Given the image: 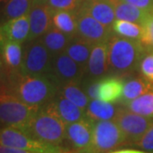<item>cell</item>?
Listing matches in <instances>:
<instances>
[{
  "label": "cell",
  "instance_id": "83f0119b",
  "mask_svg": "<svg viewBox=\"0 0 153 153\" xmlns=\"http://www.w3.org/2000/svg\"><path fill=\"white\" fill-rule=\"evenodd\" d=\"M112 31L116 35L122 38L140 41L143 29L141 25L122 20H116L112 26Z\"/></svg>",
  "mask_w": 153,
  "mask_h": 153
},
{
  "label": "cell",
  "instance_id": "60d3db41",
  "mask_svg": "<svg viewBox=\"0 0 153 153\" xmlns=\"http://www.w3.org/2000/svg\"><path fill=\"white\" fill-rule=\"evenodd\" d=\"M33 1H37V0H33Z\"/></svg>",
  "mask_w": 153,
  "mask_h": 153
},
{
  "label": "cell",
  "instance_id": "ab89813d",
  "mask_svg": "<svg viewBox=\"0 0 153 153\" xmlns=\"http://www.w3.org/2000/svg\"><path fill=\"white\" fill-rule=\"evenodd\" d=\"M108 153H118V151H117V152H108Z\"/></svg>",
  "mask_w": 153,
  "mask_h": 153
},
{
  "label": "cell",
  "instance_id": "f546056e",
  "mask_svg": "<svg viewBox=\"0 0 153 153\" xmlns=\"http://www.w3.org/2000/svg\"><path fill=\"white\" fill-rule=\"evenodd\" d=\"M141 76L153 83V49H146L139 65Z\"/></svg>",
  "mask_w": 153,
  "mask_h": 153
},
{
  "label": "cell",
  "instance_id": "d6a6232c",
  "mask_svg": "<svg viewBox=\"0 0 153 153\" xmlns=\"http://www.w3.org/2000/svg\"><path fill=\"white\" fill-rule=\"evenodd\" d=\"M100 79H88L84 86V91L90 100L98 99Z\"/></svg>",
  "mask_w": 153,
  "mask_h": 153
},
{
  "label": "cell",
  "instance_id": "ffe728a7",
  "mask_svg": "<svg viewBox=\"0 0 153 153\" xmlns=\"http://www.w3.org/2000/svg\"><path fill=\"white\" fill-rule=\"evenodd\" d=\"M120 105L100 100H90L85 111L86 117L93 122L114 120Z\"/></svg>",
  "mask_w": 153,
  "mask_h": 153
},
{
  "label": "cell",
  "instance_id": "30bf717a",
  "mask_svg": "<svg viewBox=\"0 0 153 153\" xmlns=\"http://www.w3.org/2000/svg\"><path fill=\"white\" fill-rule=\"evenodd\" d=\"M76 19L77 36L92 44L108 42L114 33L112 29L103 26L82 7L76 12Z\"/></svg>",
  "mask_w": 153,
  "mask_h": 153
},
{
  "label": "cell",
  "instance_id": "d6986e66",
  "mask_svg": "<svg viewBox=\"0 0 153 153\" xmlns=\"http://www.w3.org/2000/svg\"><path fill=\"white\" fill-rule=\"evenodd\" d=\"M109 1L114 9L116 20H122L142 25L149 13L148 11L144 10L137 6L127 3L124 0Z\"/></svg>",
  "mask_w": 153,
  "mask_h": 153
},
{
  "label": "cell",
  "instance_id": "52a82bcc",
  "mask_svg": "<svg viewBox=\"0 0 153 153\" xmlns=\"http://www.w3.org/2000/svg\"><path fill=\"white\" fill-rule=\"evenodd\" d=\"M0 146L38 153H66L61 146L39 141L22 130L5 127L0 128Z\"/></svg>",
  "mask_w": 153,
  "mask_h": 153
},
{
  "label": "cell",
  "instance_id": "836d02e7",
  "mask_svg": "<svg viewBox=\"0 0 153 153\" xmlns=\"http://www.w3.org/2000/svg\"><path fill=\"white\" fill-rule=\"evenodd\" d=\"M10 73L2 57L0 56V88H4L7 91V84L9 82Z\"/></svg>",
  "mask_w": 153,
  "mask_h": 153
},
{
  "label": "cell",
  "instance_id": "4dcf8cb0",
  "mask_svg": "<svg viewBox=\"0 0 153 153\" xmlns=\"http://www.w3.org/2000/svg\"><path fill=\"white\" fill-rule=\"evenodd\" d=\"M141 27L143 29L141 44L146 49H153V10L148 13Z\"/></svg>",
  "mask_w": 153,
  "mask_h": 153
},
{
  "label": "cell",
  "instance_id": "1f68e13d",
  "mask_svg": "<svg viewBox=\"0 0 153 153\" xmlns=\"http://www.w3.org/2000/svg\"><path fill=\"white\" fill-rule=\"evenodd\" d=\"M133 146H135L146 152L153 153V123L150 126L140 140L134 144Z\"/></svg>",
  "mask_w": 153,
  "mask_h": 153
},
{
  "label": "cell",
  "instance_id": "f35d334b",
  "mask_svg": "<svg viewBox=\"0 0 153 153\" xmlns=\"http://www.w3.org/2000/svg\"><path fill=\"white\" fill-rule=\"evenodd\" d=\"M3 92H7V91H6V89H4V88H0V94H2Z\"/></svg>",
  "mask_w": 153,
  "mask_h": 153
},
{
  "label": "cell",
  "instance_id": "603a6c76",
  "mask_svg": "<svg viewBox=\"0 0 153 153\" xmlns=\"http://www.w3.org/2000/svg\"><path fill=\"white\" fill-rule=\"evenodd\" d=\"M71 39V38L60 32L54 26L49 28V31L40 38L43 44L53 57L62 52H65Z\"/></svg>",
  "mask_w": 153,
  "mask_h": 153
},
{
  "label": "cell",
  "instance_id": "7402d4cb",
  "mask_svg": "<svg viewBox=\"0 0 153 153\" xmlns=\"http://www.w3.org/2000/svg\"><path fill=\"white\" fill-rule=\"evenodd\" d=\"M152 91L153 83L149 82L143 76L133 77L124 82L123 95L120 100L122 104H123Z\"/></svg>",
  "mask_w": 153,
  "mask_h": 153
},
{
  "label": "cell",
  "instance_id": "d590c367",
  "mask_svg": "<svg viewBox=\"0 0 153 153\" xmlns=\"http://www.w3.org/2000/svg\"><path fill=\"white\" fill-rule=\"evenodd\" d=\"M0 153H38L33 152L29 151H25V150H21V149H16V148H10L0 146ZM66 153H74L71 152H66Z\"/></svg>",
  "mask_w": 153,
  "mask_h": 153
},
{
  "label": "cell",
  "instance_id": "9c48e42d",
  "mask_svg": "<svg viewBox=\"0 0 153 153\" xmlns=\"http://www.w3.org/2000/svg\"><path fill=\"white\" fill-rule=\"evenodd\" d=\"M85 71L65 52L52 59L49 76L57 87L68 82H82Z\"/></svg>",
  "mask_w": 153,
  "mask_h": 153
},
{
  "label": "cell",
  "instance_id": "7a4b0ae2",
  "mask_svg": "<svg viewBox=\"0 0 153 153\" xmlns=\"http://www.w3.org/2000/svg\"><path fill=\"white\" fill-rule=\"evenodd\" d=\"M146 49L140 41L122 38L113 33L108 40V71L123 76L139 69Z\"/></svg>",
  "mask_w": 153,
  "mask_h": 153
},
{
  "label": "cell",
  "instance_id": "3957f363",
  "mask_svg": "<svg viewBox=\"0 0 153 153\" xmlns=\"http://www.w3.org/2000/svg\"><path fill=\"white\" fill-rule=\"evenodd\" d=\"M66 127L50 102L39 109L23 132L39 141L60 146L66 140Z\"/></svg>",
  "mask_w": 153,
  "mask_h": 153
},
{
  "label": "cell",
  "instance_id": "8d00e7d4",
  "mask_svg": "<svg viewBox=\"0 0 153 153\" xmlns=\"http://www.w3.org/2000/svg\"><path fill=\"white\" fill-rule=\"evenodd\" d=\"M118 153H149V152H144V151H141V150L125 149V150H121V151H118Z\"/></svg>",
  "mask_w": 153,
  "mask_h": 153
},
{
  "label": "cell",
  "instance_id": "8fae6325",
  "mask_svg": "<svg viewBox=\"0 0 153 153\" xmlns=\"http://www.w3.org/2000/svg\"><path fill=\"white\" fill-rule=\"evenodd\" d=\"M93 121L88 117L66 127V140L75 153H88L93 140Z\"/></svg>",
  "mask_w": 153,
  "mask_h": 153
},
{
  "label": "cell",
  "instance_id": "2e32d148",
  "mask_svg": "<svg viewBox=\"0 0 153 153\" xmlns=\"http://www.w3.org/2000/svg\"><path fill=\"white\" fill-rule=\"evenodd\" d=\"M0 52L10 75L22 72L23 62V48L22 44L14 41L4 40L0 45Z\"/></svg>",
  "mask_w": 153,
  "mask_h": 153
},
{
  "label": "cell",
  "instance_id": "f1b7e54d",
  "mask_svg": "<svg viewBox=\"0 0 153 153\" xmlns=\"http://www.w3.org/2000/svg\"><path fill=\"white\" fill-rule=\"evenodd\" d=\"M54 13L55 11L67 10L77 12L81 8L83 0H44Z\"/></svg>",
  "mask_w": 153,
  "mask_h": 153
},
{
  "label": "cell",
  "instance_id": "e575fe53",
  "mask_svg": "<svg viewBox=\"0 0 153 153\" xmlns=\"http://www.w3.org/2000/svg\"><path fill=\"white\" fill-rule=\"evenodd\" d=\"M124 1L148 12L153 10V0H124Z\"/></svg>",
  "mask_w": 153,
  "mask_h": 153
},
{
  "label": "cell",
  "instance_id": "ac0fdd59",
  "mask_svg": "<svg viewBox=\"0 0 153 153\" xmlns=\"http://www.w3.org/2000/svg\"><path fill=\"white\" fill-rule=\"evenodd\" d=\"M124 82L121 76H103L100 78L98 100L114 103L120 100L123 95Z\"/></svg>",
  "mask_w": 153,
  "mask_h": 153
},
{
  "label": "cell",
  "instance_id": "9a60e30c",
  "mask_svg": "<svg viewBox=\"0 0 153 153\" xmlns=\"http://www.w3.org/2000/svg\"><path fill=\"white\" fill-rule=\"evenodd\" d=\"M4 40L24 44L29 39L30 22L28 15L5 22L0 28Z\"/></svg>",
  "mask_w": 153,
  "mask_h": 153
},
{
  "label": "cell",
  "instance_id": "74e56055",
  "mask_svg": "<svg viewBox=\"0 0 153 153\" xmlns=\"http://www.w3.org/2000/svg\"><path fill=\"white\" fill-rule=\"evenodd\" d=\"M9 0H0V4H2V3H4V4H6L7 2H8Z\"/></svg>",
  "mask_w": 153,
  "mask_h": 153
},
{
  "label": "cell",
  "instance_id": "7c38bea8",
  "mask_svg": "<svg viewBox=\"0 0 153 153\" xmlns=\"http://www.w3.org/2000/svg\"><path fill=\"white\" fill-rule=\"evenodd\" d=\"M53 12L44 0L33 1V6L28 14L30 22L29 40H34L43 37L53 27Z\"/></svg>",
  "mask_w": 153,
  "mask_h": 153
},
{
  "label": "cell",
  "instance_id": "5b68a950",
  "mask_svg": "<svg viewBox=\"0 0 153 153\" xmlns=\"http://www.w3.org/2000/svg\"><path fill=\"white\" fill-rule=\"evenodd\" d=\"M53 56L40 38L26 42L23 48L22 73L31 76H49Z\"/></svg>",
  "mask_w": 153,
  "mask_h": 153
},
{
  "label": "cell",
  "instance_id": "8992f818",
  "mask_svg": "<svg viewBox=\"0 0 153 153\" xmlns=\"http://www.w3.org/2000/svg\"><path fill=\"white\" fill-rule=\"evenodd\" d=\"M126 145L125 136L114 120L94 122L93 140L88 153H108Z\"/></svg>",
  "mask_w": 153,
  "mask_h": 153
},
{
  "label": "cell",
  "instance_id": "d4e9b609",
  "mask_svg": "<svg viewBox=\"0 0 153 153\" xmlns=\"http://www.w3.org/2000/svg\"><path fill=\"white\" fill-rule=\"evenodd\" d=\"M82 82H68L58 87V94L70 100L76 106L86 111L89 98L81 86Z\"/></svg>",
  "mask_w": 153,
  "mask_h": 153
},
{
  "label": "cell",
  "instance_id": "4fadbf2b",
  "mask_svg": "<svg viewBox=\"0 0 153 153\" xmlns=\"http://www.w3.org/2000/svg\"><path fill=\"white\" fill-rule=\"evenodd\" d=\"M107 52L108 42L94 44L85 72L88 79H100L108 71Z\"/></svg>",
  "mask_w": 153,
  "mask_h": 153
},
{
  "label": "cell",
  "instance_id": "277c9868",
  "mask_svg": "<svg viewBox=\"0 0 153 153\" xmlns=\"http://www.w3.org/2000/svg\"><path fill=\"white\" fill-rule=\"evenodd\" d=\"M39 109L7 92L0 94V123L5 127L24 131Z\"/></svg>",
  "mask_w": 153,
  "mask_h": 153
},
{
  "label": "cell",
  "instance_id": "484cf974",
  "mask_svg": "<svg viewBox=\"0 0 153 153\" xmlns=\"http://www.w3.org/2000/svg\"><path fill=\"white\" fill-rule=\"evenodd\" d=\"M126 109L153 119V91L123 104Z\"/></svg>",
  "mask_w": 153,
  "mask_h": 153
},
{
  "label": "cell",
  "instance_id": "5bb4252c",
  "mask_svg": "<svg viewBox=\"0 0 153 153\" xmlns=\"http://www.w3.org/2000/svg\"><path fill=\"white\" fill-rule=\"evenodd\" d=\"M81 7L103 26L112 29L116 16L109 0H83Z\"/></svg>",
  "mask_w": 153,
  "mask_h": 153
},
{
  "label": "cell",
  "instance_id": "6da1fadb",
  "mask_svg": "<svg viewBox=\"0 0 153 153\" xmlns=\"http://www.w3.org/2000/svg\"><path fill=\"white\" fill-rule=\"evenodd\" d=\"M7 93L26 104L41 108L55 99L58 87L49 76H31L18 72L10 75Z\"/></svg>",
  "mask_w": 153,
  "mask_h": 153
},
{
  "label": "cell",
  "instance_id": "cb8c5ba5",
  "mask_svg": "<svg viewBox=\"0 0 153 153\" xmlns=\"http://www.w3.org/2000/svg\"><path fill=\"white\" fill-rule=\"evenodd\" d=\"M53 26L69 38L77 36L76 12L67 10L55 11L52 15Z\"/></svg>",
  "mask_w": 153,
  "mask_h": 153
},
{
  "label": "cell",
  "instance_id": "4316f807",
  "mask_svg": "<svg viewBox=\"0 0 153 153\" xmlns=\"http://www.w3.org/2000/svg\"><path fill=\"white\" fill-rule=\"evenodd\" d=\"M33 0H9L4 7V18L7 22L29 14Z\"/></svg>",
  "mask_w": 153,
  "mask_h": 153
},
{
  "label": "cell",
  "instance_id": "ba28073f",
  "mask_svg": "<svg viewBox=\"0 0 153 153\" xmlns=\"http://www.w3.org/2000/svg\"><path fill=\"white\" fill-rule=\"evenodd\" d=\"M114 121L124 134L127 145L131 146L140 140L153 123L152 118L136 114L124 106H120Z\"/></svg>",
  "mask_w": 153,
  "mask_h": 153
},
{
  "label": "cell",
  "instance_id": "44dd1931",
  "mask_svg": "<svg viewBox=\"0 0 153 153\" xmlns=\"http://www.w3.org/2000/svg\"><path fill=\"white\" fill-rule=\"evenodd\" d=\"M93 45L94 44L91 43L76 36L70 40L65 53L69 55L86 72L88 61L91 54Z\"/></svg>",
  "mask_w": 153,
  "mask_h": 153
},
{
  "label": "cell",
  "instance_id": "e0dca14e",
  "mask_svg": "<svg viewBox=\"0 0 153 153\" xmlns=\"http://www.w3.org/2000/svg\"><path fill=\"white\" fill-rule=\"evenodd\" d=\"M51 104L54 106L56 113L66 125L87 117L85 111L76 106L60 94L57 93L55 99L51 101Z\"/></svg>",
  "mask_w": 153,
  "mask_h": 153
}]
</instances>
